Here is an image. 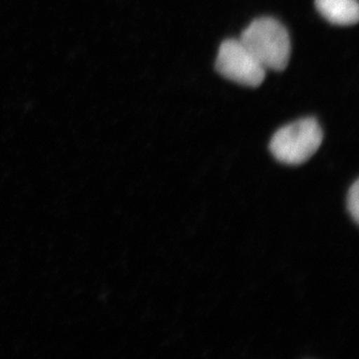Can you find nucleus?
<instances>
[{"mask_svg": "<svg viewBox=\"0 0 359 359\" xmlns=\"http://www.w3.org/2000/svg\"><path fill=\"white\" fill-rule=\"evenodd\" d=\"M240 40L266 70L283 71L289 65L290 34L275 18L255 20L243 32Z\"/></svg>", "mask_w": 359, "mask_h": 359, "instance_id": "f257e3e1", "label": "nucleus"}, {"mask_svg": "<svg viewBox=\"0 0 359 359\" xmlns=\"http://www.w3.org/2000/svg\"><path fill=\"white\" fill-rule=\"evenodd\" d=\"M323 132L313 118L290 123L276 132L269 144L271 154L278 162L301 165L311 159L320 149Z\"/></svg>", "mask_w": 359, "mask_h": 359, "instance_id": "f03ea898", "label": "nucleus"}, {"mask_svg": "<svg viewBox=\"0 0 359 359\" xmlns=\"http://www.w3.org/2000/svg\"><path fill=\"white\" fill-rule=\"evenodd\" d=\"M216 68L222 76L248 87L259 86L266 73L240 39H228L221 44Z\"/></svg>", "mask_w": 359, "mask_h": 359, "instance_id": "7ed1b4c3", "label": "nucleus"}, {"mask_svg": "<svg viewBox=\"0 0 359 359\" xmlns=\"http://www.w3.org/2000/svg\"><path fill=\"white\" fill-rule=\"evenodd\" d=\"M314 4L323 18L332 25L349 26L358 23V0H316Z\"/></svg>", "mask_w": 359, "mask_h": 359, "instance_id": "20e7f679", "label": "nucleus"}, {"mask_svg": "<svg viewBox=\"0 0 359 359\" xmlns=\"http://www.w3.org/2000/svg\"><path fill=\"white\" fill-rule=\"evenodd\" d=\"M347 209L356 224L359 221V181L356 180L351 185L347 195Z\"/></svg>", "mask_w": 359, "mask_h": 359, "instance_id": "39448f33", "label": "nucleus"}]
</instances>
